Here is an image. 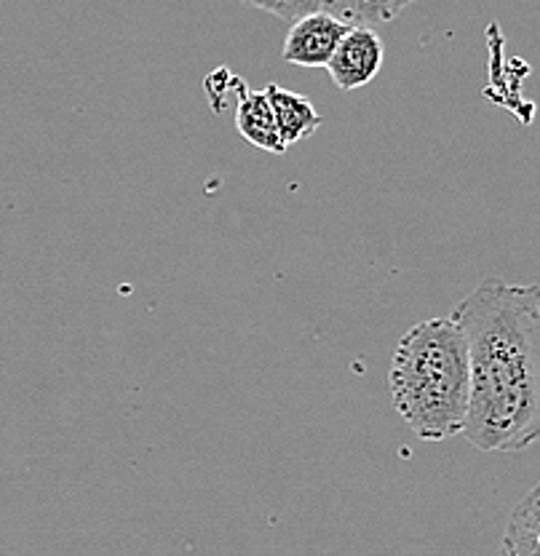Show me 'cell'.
I'll return each mask as SVG.
<instances>
[{
	"label": "cell",
	"mask_w": 540,
	"mask_h": 556,
	"mask_svg": "<svg viewBox=\"0 0 540 556\" xmlns=\"http://www.w3.org/2000/svg\"><path fill=\"white\" fill-rule=\"evenodd\" d=\"M241 3L252 5V9L265 11V14L278 16V20L294 25L298 20H303L307 14H316V11H324V3L327 0H241Z\"/></svg>",
	"instance_id": "cell-9"
},
{
	"label": "cell",
	"mask_w": 540,
	"mask_h": 556,
	"mask_svg": "<svg viewBox=\"0 0 540 556\" xmlns=\"http://www.w3.org/2000/svg\"><path fill=\"white\" fill-rule=\"evenodd\" d=\"M501 552L503 556H540V482L511 511Z\"/></svg>",
	"instance_id": "cell-7"
},
{
	"label": "cell",
	"mask_w": 540,
	"mask_h": 556,
	"mask_svg": "<svg viewBox=\"0 0 540 556\" xmlns=\"http://www.w3.org/2000/svg\"><path fill=\"white\" fill-rule=\"evenodd\" d=\"M236 129L247 142L254 148L265 150V153H287V144L281 142V135L276 129V118H273V108L268 94L263 91H252L241 78L236 84Z\"/></svg>",
	"instance_id": "cell-5"
},
{
	"label": "cell",
	"mask_w": 540,
	"mask_h": 556,
	"mask_svg": "<svg viewBox=\"0 0 540 556\" xmlns=\"http://www.w3.org/2000/svg\"><path fill=\"white\" fill-rule=\"evenodd\" d=\"M472 353L463 437L481 452H522L540 439V287L485 278L450 313Z\"/></svg>",
	"instance_id": "cell-1"
},
{
	"label": "cell",
	"mask_w": 540,
	"mask_h": 556,
	"mask_svg": "<svg viewBox=\"0 0 540 556\" xmlns=\"http://www.w3.org/2000/svg\"><path fill=\"white\" fill-rule=\"evenodd\" d=\"M346 22L329 11H316L289 27L284 40V62L298 67H327L338 51L342 35L348 33Z\"/></svg>",
	"instance_id": "cell-4"
},
{
	"label": "cell",
	"mask_w": 540,
	"mask_h": 556,
	"mask_svg": "<svg viewBox=\"0 0 540 556\" xmlns=\"http://www.w3.org/2000/svg\"><path fill=\"white\" fill-rule=\"evenodd\" d=\"M393 409L423 442L463 433L472 409V353L452 318H428L399 340L388 369Z\"/></svg>",
	"instance_id": "cell-2"
},
{
	"label": "cell",
	"mask_w": 540,
	"mask_h": 556,
	"mask_svg": "<svg viewBox=\"0 0 540 556\" xmlns=\"http://www.w3.org/2000/svg\"><path fill=\"white\" fill-rule=\"evenodd\" d=\"M382 56H386V49H382L380 35L372 27L351 25L329 60L327 73L340 91H356L377 78Z\"/></svg>",
	"instance_id": "cell-3"
},
{
	"label": "cell",
	"mask_w": 540,
	"mask_h": 556,
	"mask_svg": "<svg viewBox=\"0 0 540 556\" xmlns=\"http://www.w3.org/2000/svg\"><path fill=\"white\" fill-rule=\"evenodd\" d=\"M415 0H327L324 11L335 14L346 25H388Z\"/></svg>",
	"instance_id": "cell-8"
},
{
	"label": "cell",
	"mask_w": 540,
	"mask_h": 556,
	"mask_svg": "<svg viewBox=\"0 0 540 556\" xmlns=\"http://www.w3.org/2000/svg\"><path fill=\"white\" fill-rule=\"evenodd\" d=\"M265 94H268L271 100L278 135H281V142L287 144V148L313 137L318 131V126L324 124V118L316 113L313 102L307 100V97L298 94V91H287L284 86L271 84L268 89H265Z\"/></svg>",
	"instance_id": "cell-6"
}]
</instances>
